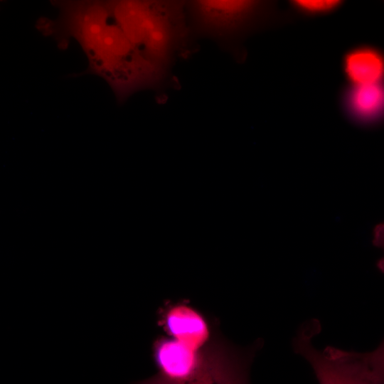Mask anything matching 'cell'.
Instances as JSON below:
<instances>
[{
    "label": "cell",
    "instance_id": "6da1fadb",
    "mask_svg": "<svg viewBox=\"0 0 384 384\" xmlns=\"http://www.w3.org/2000/svg\"><path fill=\"white\" fill-rule=\"evenodd\" d=\"M57 10L54 18L41 17L37 30L53 38L60 50L72 41L84 52L87 66L82 75L102 78L118 104L143 90L160 92L171 75L151 63L129 40L114 19L107 0H50Z\"/></svg>",
    "mask_w": 384,
    "mask_h": 384
},
{
    "label": "cell",
    "instance_id": "7a4b0ae2",
    "mask_svg": "<svg viewBox=\"0 0 384 384\" xmlns=\"http://www.w3.org/2000/svg\"><path fill=\"white\" fill-rule=\"evenodd\" d=\"M110 12L132 43L155 66L171 75L196 40L183 0H107Z\"/></svg>",
    "mask_w": 384,
    "mask_h": 384
},
{
    "label": "cell",
    "instance_id": "3957f363",
    "mask_svg": "<svg viewBox=\"0 0 384 384\" xmlns=\"http://www.w3.org/2000/svg\"><path fill=\"white\" fill-rule=\"evenodd\" d=\"M274 0H183L186 18L197 41L208 38L238 51L240 41L269 13Z\"/></svg>",
    "mask_w": 384,
    "mask_h": 384
},
{
    "label": "cell",
    "instance_id": "277c9868",
    "mask_svg": "<svg viewBox=\"0 0 384 384\" xmlns=\"http://www.w3.org/2000/svg\"><path fill=\"white\" fill-rule=\"evenodd\" d=\"M166 326L174 338L196 350L208 340L209 331L203 317L186 306L172 308L166 316Z\"/></svg>",
    "mask_w": 384,
    "mask_h": 384
},
{
    "label": "cell",
    "instance_id": "5b68a950",
    "mask_svg": "<svg viewBox=\"0 0 384 384\" xmlns=\"http://www.w3.org/2000/svg\"><path fill=\"white\" fill-rule=\"evenodd\" d=\"M196 351L176 339L165 341L157 348V361L168 377L175 380L186 379L198 366Z\"/></svg>",
    "mask_w": 384,
    "mask_h": 384
},
{
    "label": "cell",
    "instance_id": "8992f818",
    "mask_svg": "<svg viewBox=\"0 0 384 384\" xmlns=\"http://www.w3.org/2000/svg\"><path fill=\"white\" fill-rule=\"evenodd\" d=\"M343 68L353 85L379 83L383 75V59L373 48H358L346 55Z\"/></svg>",
    "mask_w": 384,
    "mask_h": 384
},
{
    "label": "cell",
    "instance_id": "52a82bcc",
    "mask_svg": "<svg viewBox=\"0 0 384 384\" xmlns=\"http://www.w3.org/2000/svg\"><path fill=\"white\" fill-rule=\"evenodd\" d=\"M383 96V89L380 82L353 85L348 94V105L356 116L369 119L380 112Z\"/></svg>",
    "mask_w": 384,
    "mask_h": 384
},
{
    "label": "cell",
    "instance_id": "ba28073f",
    "mask_svg": "<svg viewBox=\"0 0 384 384\" xmlns=\"http://www.w3.org/2000/svg\"><path fill=\"white\" fill-rule=\"evenodd\" d=\"M297 4L305 9L320 11L329 9L334 6L340 0H294Z\"/></svg>",
    "mask_w": 384,
    "mask_h": 384
},
{
    "label": "cell",
    "instance_id": "9c48e42d",
    "mask_svg": "<svg viewBox=\"0 0 384 384\" xmlns=\"http://www.w3.org/2000/svg\"><path fill=\"white\" fill-rule=\"evenodd\" d=\"M351 353L331 346H326L323 351L324 358L331 362L346 363L351 360Z\"/></svg>",
    "mask_w": 384,
    "mask_h": 384
},
{
    "label": "cell",
    "instance_id": "30bf717a",
    "mask_svg": "<svg viewBox=\"0 0 384 384\" xmlns=\"http://www.w3.org/2000/svg\"><path fill=\"white\" fill-rule=\"evenodd\" d=\"M373 244L377 247H383L384 242V227L383 223L376 225L373 231Z\"/></svg>",
    "mask_w": 384,
    "mask_h": 384
},
{
    "label": "cell",
    "instance_id": "8fae6325",
    "mask_svg": "<svg viewBox=\"0 0 384 384\" xmlns=\"http://www.w3.org/2000/svg\"><path fill=\"white\" fill-rule=\"evenodd\" d=\"M376 267L379 270V272L382 274L384 273V259L383 257H380L379 260L376 262Z\"/></svg>",
    "mask_w": 384,
    "mask_h": 384
},
{
    "label": "cell",
    "instance_id": "7c38bea8",
    "mask_svg": "<svg viewBox=\"0 0 384 384\" xmlns=\"http://www.w3.org/2000/svg\"><path fill=\"white\" fill-rule=\"evenodd\" d=\"M1 1H4V0H0Z\"/></svg>",
    "mask_w": 384,
    "mask_h": 384
}]
</instances>
